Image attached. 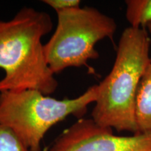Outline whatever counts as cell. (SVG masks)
Wrapping results in <instances>:
<instances>
[{
  "instance_id": "52a82bcc",
  "label": "cell",
  "mask_w": 151,
  "mask_h": 151,
  "mask_svg": "<svg viewBox=\"0 0 151 151\" xmlns=\"http://www.w3.org/2000/svg\"><path fill=\"white\" fill-rule=\"evenodd\" d=\"M125 4V16L130 27H145L151 21V0H127Z\"/></svg>"
},
{
  "instance_id": "6da1fadb",
  "label": "cell",
  "mask_w": 151,
  "mask_h": 151,
  "mask_svg": "<svg viewBox=\"0 0 151 151\" xmlns=\"http://www.w3.org/2000/svg\"><path fill=\"white\" fill-rule=\"evenodd\" d=\"M53 27L48 13L24 7L8 21L0 20V92L37 90L45 95L58 86L45 57L42 38Z\"/></svg>"
},
{
  "instance_id": "9c48e42d",
  "label": "cell",
  "mask_w": 151,
  "mask_h": 151,
  "mask_svg": "<svg viewBox=\"0 0 151 151\" xmlns=\"http://www.w3.org/2000/svg\"><path fill=\"white\" fill-rule=\"evenodd\" d=\"M43 3L50 6L56 12L80 7V0H43Z\"/></svg>"
},
{
  "instance_id": "7a4b0ae2",
  "label": "cell",
  "mask_w": 151,
  "mask_h": 151,
  "mask_svg": "<svg viewBox=\"0 0 151 151\" xmlns=\"http://www.w3.org/2000/svg\"><path fill=\"white\" fill-rule=\"evenodd\" d=\"M150 38L145 27L124 29L110 73L98 86L91 116L100 127L137 133V92L150 63Z\"/></svg>"
},
{
  "instance_id": "277c9868",
  "label": "cell",
  "mask_w": 151,
  "mask_h": 151,
  "mask_svg": "<svg viewBox=\"0 0 151 151\" xmlns=\"http://www.w3.org/2000/svg\"><path fill=\"white\" fill-rule=\"evenodd\" d=\"M58 24L43 45L48 67L55 74L69 67H88L99 54L95 45L106 38L112 39L117 25L114 18L97 9L77 7L58 11Z\"/></svg>"
},
{
  "instance_id": "30bf717a",
  "label": "cell",
  "mask_w": 151,
  "mask_h": 151,
  "mask_svg": "<svg viewBox=\"0 0 151 151\" xmlns=\"http://www.w3.org/2000/svg\"><path fill=\"white\" fill-rule=\"evenodd\" d=\"M145 28L147 29V31H148L149 35L151 36V21L149 22L148 23H147ZM150 62H151V55H150Z\"/></svg>"
},
{
  "instance_id": "5b68a950",
  "label": "cell",
  "mask_w": 151,
  "mask_h": 151,
  "mask_svg": "<svg viewBox=\"0 0 151 151\" xmlns=\"http://www.w3.org/2000/svg\"><path fill=\"white\" fill-rule=\"evenodd\" d=\"M49 151H151V134L116 136L92 119H78L58 137Z\"/></svg>"
},
{
  "instance_id": "3957f363",
  "label": "cell",
  "mask_w": 151,
  "mask_h": 151,
  "mask_svg": "<svg viewBox=\"0 0 151 151\" xmlns=\"http://www.w3.org/2000/svg\"><path fill=\"white\" fill-rule=\"evenodd\" d=\"M98 86L73 99H56L37 90L0 92V124L8 127L30 151H41L47 132L69 116L83 118L96 101Z\"/></svg>"
},
{
  "instance_id": "ba28073f",
  "label": "cell",
  "mask_w": 151,
  "mask_h": 151,
  "mask_svg": "<svg viewBox=\"0 0 151 151\" xmlns=\"http://www.w3.org/2000/svg\"><path fill=\"white\" fill-rule=\"evenodd\" d=\"M0 151H30L9 128L0 124Z\"/></svg>"
},
{
  "instance_id": "8992f818",
  "label": "cell",
  "mask_w": 151,
  "mask_h": 151,
  "mask_svg": "<svg viewBox=\"0 0 151 151\" xmlns=\"http://www.w3.org/2000/svg\"><path fill=\"white\" fill-rule=\"evenodd\" d=\"M137 133L151 134V62L141 78L135 99Z\"/></svg>"
}]
</instances>
